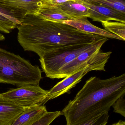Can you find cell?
<instances>
[{"instance_id": "cell-20", "label": "cell", "mask_w": 125, "mask_h": 125, "mask_svg": "<svg viewBox=\"0 0 125 125\" xmlns=\"http://www.w3.org/2000/svg\"><path fill=\"white\" fill-rule=\"evenodd\" d=\"M114 111L125 117V100L124 97H120L112 105Z\"/></svg>"}, {"instance_id": "cell-3", "label": "cell", "mask_w": 125, "mask_h": 125, "mask_svg": "<svg viewBox=\"0 0 125 125\" xmlns=\"http://www.w3.org/2000/svg\"><path fill=\"white\" fill-rule=\"evenodd\" d=\"M42 71L37 65L0 48V83L20 87L39 85Z\"/></svg>"}, {"instance_id": "cell-22", "label": "cell", "mask_w": 125, "mask_h": 125, "mask_svg": "<svg viewBox=\"0 0 125 125\" xmlns=\"http://www.w3.org/2000/svg\"><path fill=\"white\" fill-rule=\"evenodd\" d=\"M111 125H125V122L122 120H120L117 122L114 123Z\"/></svg>"}, {"instance_id": "cell-18", "label": "cell", "mask_w": 125, "mask_h": 125, "mask_svg": "<svg viewBox=\"0 0 125 125\" xmlns=\"http://www.w3.org/2000/svg\"><path fill=\"white\" fill-rule=\"evenodd\" d=\"M61 115V111L48 112L36 121L29 125H50L57 117Z\"/></svg>"}, {"instance_id": "cell-10", "label": "cell", "mask_w": 125, "mask_h": 125, "mask_svg": "<svg viewBox=\"0 0 125 125\" xmlns=\"http://www.w3.org/2000/svg\"><path fill=\"white\" fill-rule=\"evenodd\" d=\"M59 23L67 24L78 30L86 33L93 34L107 38L123 41L122 39L117 35L112 33L105 29H102L92 25L89 21L87 18L64 21Z\"/></svg>"}, {"instance_id": "cell-21", "label": "cell", "mask_w": 125, "mask_h": 125, "mask_svg": "<svg viewBox=\"0 0 125 125\" xmlns=\"http://www.w3.org/2000/svg\"><path fill=\"white\" fill-rule=\"evenodd\" d=\"M70 1H76V0H42L41 5L55 6L57 4L64 3Z\"/></svg>"}, {"instance_id": "cell-1", "label": "cell", "mask_w": 125, "mask_h": 125, "mask_svg": "<svg viewBox=\"0 0 125 125\" xmlns=\"http://www.w3.org/2000/svg\"><path fill=\"white\" fill-rule=\"evenodd\" d=\"M17 29L18 41L21 46L25 51L36 53L40 58L56 49L91 44L104 37L64 23L44 20L36 15L24 17Z\"/></svg>"}, {"instance_id": "cell-8", "label": "cell", "mask_w": 125, "mask_h": 125, "mask_svg": "<svg viewBox=\"0 0 125 125\" xmlns=\"http://www.w3.org/2000/svg\"><path fill=\"white\" fill-rule=\"evenodd\" d=\"M42 0H0V6L10 11L22 21L28 15H36Z\"/></svg>"}, {"instance_id": "cell-16", "label": "cell", "mask_w": 125, "mask_h": 125, "mask_svg": "<svg viewBox=\"0 0 125 125\" xmlns=\"http://www.w3.org/2000/svg\"><path fill=\"white\" fill-rule=\"evenodd\" d=\"M105 30L125 40V23L115 21H101Z\"/></svg>"}, {"instance_id": "cell-14", "label": "cell", "mask_w": 125, "mask_h": 125, "mask_svg": "<svg viewBox=\"0 0 125 125\" xmlns=\"http://www.w3.org/2000/svg\"><path fill=\"white\" fill-rule=\"evenodd\" d=\"M36 15L44 20L58 22L68 20H74L55 6L41 5Z\"/></svg>"}, {"instance_id": "cell-7", "label": "cell", "mask_w": 125, "mask_h": 125, "mask_svg": "<svg viewBox=\"0 0 125 125\" xmlns=\"http://www.w3.org/2000/svg\"><path fill=\"white\" fill-rule=\"evenodd\" d=\"M108 40V38L104 37L94 42L90 48L61 68L56 79L64 78L80 70L89 62L92 57L101 50Z\"/></svg>"}, {"instance_id": "cell-13", "label": "cell", "mask_w": 125, "mask_h": 125, "mask_svg": "<svg viewBox=\"0 0 125 125\" xmlns=\"http://www.w3.org/2000/svg\"><path fill=\"white\" fill-rule=\"evenodd\" d=\"M51 6L58 7L74 20L83 18H90L88 8L77 1H70L64 3Z\"/></svg>"}, {"instance_id": "cell-9", "label": "cell", "mask_w": 125, "mask_h": 125, "mask_svg": "<svg viewBox=\"0 0 125 125\" xmlns=\"http://www.w3.org/2000/svg\"><path fill=\"white\" fill-rule=\"evenodd\" d=\"M88 8L90 18L93 21H111L125 23V13L117 10L100 5L93 4L83 0H76Z\"/></svg>"}, {"instance_id": "cell-5", "label": "cell", "mask_w": 125, "mask_h": 125, "mask_svg": "<svg viewBox=\"0 0 125 125\" xmlns=\"http://www.w3.org/2000/svg\"><path fill=\"white\" fill-rule=\"evenodd\" d=\"M94 43L71 45L47 53L40 58L43 71L48 78L56 79L61 68L90 48Z\"/></svg>"}, {"instance_id": "cell-2", "label": "cell", "mask_w": 125, "mask_h": 125, "mask_svg": "<svg viewBox=\"0 0 125 125\" xmlns=\"http://www.w3.org/2000/svg\"><path fill=\"white\" fill-rule=\"evenodd\" d=\"M125 94V73L105 79L91 77L61 111V115L65 117L66 125H79L108 112Z\"/></svg>"}, {"instance_id": "cell-4", "label": "cell", "mask_w": 125, "mask_h": 125, "mask_svg": "<svg viewBox=\"0 0 125 125\" xmlns=\"http://www.w3.org/2000/svg\"><path fill=\"white\" fill-rule=\"evenodd\" d=\"M112 53L111 51L103 52L100 50L92 57L87 64L72 75L64 78L48 90L43 102V105L48 101L69 92L71 89L81 81L83 76L89 72L94 70L105 71V67L110 58Z\"/></svg>"}, {"instance_id": "cell-17", "label": "cell", "mask_w": 125, "mask_h": 125, "mask_svg": "<svg viewBox=\"0 0 125 125\" xmlns=\"http://www.w3.org/2000/svg\"><path fill=\"white\" fill-rule=\"evenodd\" d=\"M93 4L103 6L125 13V0H83Z\"/></svg>"}, {"instance_id": "cell-12", "label": "cell", "mask_w": 125, "mask_h": 125, "mask_svg": "<svg viewBox=\"0 0 125 125\" xmlns=\"http://www.w3.org/2000/svg\"><path fill=\"white\" fill-rule=\"evenodd\" d=\"M44 105L25 108L11 125H29L39 119L47 112Z\"/></svg>"}, {"instance_id": "cell-11", "label": "cell", "mask_w": 125, "mask_h": 125, "mask_svg": "<svg viewBox=\"0 0 125 125\" xmlns=\"http://www.w3.org/2000/svg\"><path fill=\"white\" fill-rule=\"evenodd\" d=\"M25 108L0 96V125H11Z\"/></svg>"}, {"instance_id": "cell-19", "label": "cell", "mask_w": 125, "mask_h": 125, "mask_svg": "<svg viewBox=\"0 0 125 125\" xmlns=\"http://www.w3.org/2000/svg\"><path fill=\"white\" fill-rule=\"evenodd\" d=\"M109 117L108 112H104L79 125H106Z\"/></svg>"}, {"instance_id": "cell-15", "label": "cell", "mask_w": 125, "mask_h": 125, "mask_svg": "<svg viewBox=\"0 0 125 125\" xmlns=\"http://www.w3.org/2000/svg\"><path fill=\"white\" fill-rule=\"evenodd\" d=\"M22 21L10 11L0 6V31L9 33L21 24Z\"/></svg>"}, {"instance_id": "cell-23", "label": "cell", "mask_w": 125, "mask_h": 125, "mask_svg": "<svg viewBox=\"0 0 125 125\" xmlns=\"http://www.w3.org/2000/svg\"><path fill=\"white\" fill-rule=\"evenodd\" d=\"M5 38L3 34H0V41H3L5 40Z\"/></svg>"}, {"instance_id": "cell-6", "label": "cell", "mask_w": 125, "mask_h": 125, "mask_svg": "<svg viewBox=\"0 0 125 125\" xmlns=\"http://www.w3.org/2000/svg\"><path fill=\"white\" fill-rule=\"evenodd\" d=\"M48 92L39 85L28 84L10 89L0 96L25 108L43 105Z\"/></svg>"}]
</instances>
